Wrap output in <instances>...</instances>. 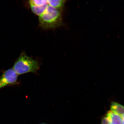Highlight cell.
<instances>
[{"mask_svg":"<svg viewBox=\"0 0 124 124\" xmlns=\"http://www.w3.org/2000/svg\"><path fill=\"white\" fill-rule=\"evenodd\" d=\"M106 116L109 118L111 124H122L121 116L111 111H108Z\"/></svg>","mask_w":124,"mask_h":124,"instance_id":"cell-4","label":"cell"},{"mask_svg":"<svg viewBox=\"0 0 124 124\" xmlns=\"http://www.w3.org/2000/svg\"><path fill=\"white\" fill-rule=\"evenodd\" d=\"M18 75L13 68L4 71L0 77V89L9 85L16 84Z\"/></svg>","mask_w":124,"mask_h":124,"instance_id":"cell-3","label":"cell"},{"mask_svg":"<svg viewBox=\"0 0 124 124\" xmlns=\"http://www.w3.org/2000/svg\"><path fill=\"white\" fill-rule=\"evenodd\" d=\"M30 5L42 6L47 4V0H31L29 1Z\"/></svg>","mask_w":124,"mask_h":124,"instance_id":"cell-8","label":"cell"},{"mask_svg":"<svg viewBox=\"0 0 124 124\" xmlns=\"http://www.w3.org/2000/svg\"><path fill=\"white\" fill-rule=\"evenodd\" d=\"M40 25L46 29L55 28L62 24L61 12L48 5L45 11L39 17Z\"/></svg>","mask_w":124,"mask_h":124,"instance_id":"cell-1","label":"cell"},{"mask_svg":"<svg viewBox=\"0 0 124 124\" xmlns=\"http://www.w3.org/2000/svg\"><path fill=\"white\" fill-rule=\"evenodd\" d=\"M122 124H124V114L122 116Z\"/></svg>","mask_w":124,"mask_h":124,"instance_id":"cell-10","label":"cell"},{"mask_svg":"<svg viewBox=\"0 0 124 124\" xmlns=\"http://www.w3.org/2000/svg\"></svg>","mask_w":124,"mask_h":124,"instance_id":"cell-11","label":"cell"},{"mask_svg":"<svg viewBox=\"0 0 124 124\" xmlns=\"http://www.w3.org/2000/svg\"><path fill=\"white\" fill-rule=\"evenodd\" d=\"M48 4L42 6L30 5L31 10L34 14L36 15L40 16L42 15L45 11Z\"/></svg>","mask_w":124,"mask_h":124,"instance_id":"cell-7","label":"cell"},{"mask_svg":"<svg viewBox=\"0 0 124 124\" xmlns=\"http://www.w3.org/2000/svg\"><path fill=\"white\" fill-rule=\"evenodd\" d=\"M111 111L122 116L124 114V106L116 102H112L111 103Z\"/></svg>","mask_w":124,"mask_h":124,"instance_id":"cell-6","label":"cell"},{"mask_svg":"<svg viewBox=\"0 0 124 124\" xmlns=\"http://www.w3.org/2000/svg\"><path fill=\"white\" fill-rule=\"evenodd\" d=\"M38 62L23 52L15 62L13 67L18 75L29 72L35 73L39 69Z\"/></svg>","mask_w":124,"mask_h":124,"instance_id":"cell-2","label":"cell"},{"mask_svg":"<svg viewBox=\"0 0 124 124\" xmlns=\"http://www.w3.org/2000/svg\"><path fill=\"white\" fill-rule=\"evenodd\" d=\"M101 124H111L109 118L106 116L102 119Z\"/></svg>","mask_w":124,"mask_h":124,"instance_id":"cell-9","label":"cell"},{"mask_svg":"<svg viewBox=\"0 0 124 124\" xmlns=\"http://www.w3.org/2000/svg\"><path fill=\"white\" fill-rule=\"evenodd\" d=\"M65 0H47L48 4L60 11L64 7Z\"/></svg>","mask_w":124,"mask_h":124,"instance_id":"cell-5","label":"cell"}]
</instances>
